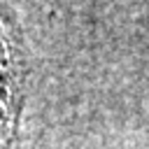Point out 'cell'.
<instances>
[{"mask_svg":"<svg viewBox=\"0 0 149 149\" xmlns=\"http://www.w3.org/2000/svg\"><path fill=\"white\" fill-rule=\"evenodd\" d=\"M16 121V72L7 44L0 35V147L9 140Z\"/></svg>","mask_w":149,"mask_h":149,"instance_id":"1","label":"cell"}]
</instances>
